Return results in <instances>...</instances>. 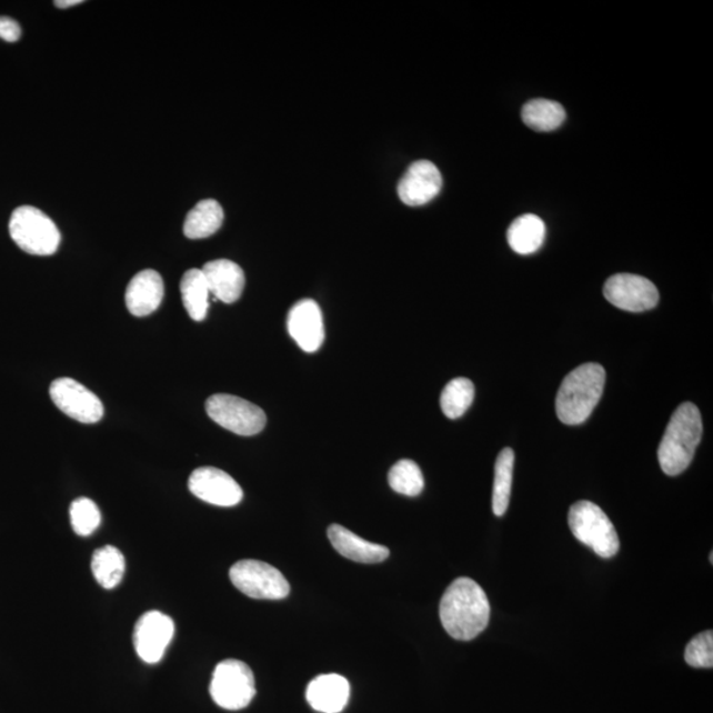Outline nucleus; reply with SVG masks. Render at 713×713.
<instances>
[{
  "label": "nucleus",
  "instance_id": "nucleus-1",
  "mask_svg": "<svg viewBox=\"0 0 713 713\" xmlns=\"http://www.w3.org/2000/svg\"><path fill=\"white\" fill-rule=\"evenodd\" d=\"M439 613L452 639L472 641L488 627L491 604L480 584L470 578H459L444 592Z\"/></svg>",
  "mask_w": 713,
  "mask_h": 713
},
{
  "label": "nucleus",
  "instance_id": "nucleus-2",
  "mask_svg": "<svg viewBox=\"0 0 713 713\" xmlns=\"http://www.w3.org/2000/svg\"><path fill=\"white\" fill-rule=\"evenodd\" d=\"M703 435L701 411L692 403H683L670 419L659 449L662 471L680 475L691 464Z\"/></svg>",
  "mask_w": 713,
  "mask_h": 713
},
{
  "label": "nucleus",
  "instance_id": "nucleus-3",
  "mask_svg": "<svg viewBox=\"0 0 713 713\" xmlns=\"http://www.w3.org/2000/svg\"><path fill=\"white\" fill-rule=\"evenodd\" d=\"M604 384L605 370L599 363H584L565 376L556 395V414L561 422L584 423L600 402Z\"/></svg>",
  "mask_w": 713,
  "mask_h": 713
},
{
  "label": "nucleus",
  "instance_id": "nucleus-4",
  "mask_svg": "<svg viewBox=\"0 0 713 713\" xmlns=\"http://www.w3.org/2000/svg\"><path fill=\"white\" fill-rule=\"evenodd\" d=\"M569 523L572 534L600 558L617 554L620 540L616 529L603 509L590 501H579L570 509Z\"/></svg>",
  "mask_w": 713,
  "mask_h": 713
},
{
  "label": "nucleus",
  "instance_id": "nucleus-5",
  "mask_svg": "<svg viewBox=\"0 0 713 713\" xmlns=\"http://www.w3.org/2000/svg\"><path fill=\"white\" fill-rule=\"evenodd\" d=\"M9 229L12 241L28 254L52 255L60 247L59 228L38 208L23 205L16 209Z\"/></svg>",
  "mask_w": 713,
  "mask_h": 713
},
{
  "label": "nucleus",
  "instance_id": "nucleus-6",
  "mask_svg": "<svg viewBox=\"0 0 713 713\" xmlns=\"http://www.w3.org/2000/svg\"><path fill=\"white\" fill-rule=\"evenodd\" d=\"M209 691L214 703L223 710L247 709L257 692L253 671L241 661H222L214 669Z\"/></svg>",
  "mask_w": 713,
  "mask_h": 713
},
{
  "label": "nucleus",
  "instance_id": "nucleus-7",
  "mask_svg": "<svg viewBox=\"0 0 713 713\" xmlns=\"http://www.w3.org/2000/svg\"><path fill=\"white\" fill-rule=\"evenodd\" d=\"M207 414L221 428L241 436L260 433L268 423L264 411L240 396L215 394L205 404Z\"/></svg>",
  "mask_w": 713,
  "mask_h": 713
},
{
  "label": "nucleus",
  "instance_id": "nucleus-8",
  "mask_svg": "<svg viewBox=\"0 0 713 713\" xmlns=\"http://www.w3.org/2000/svg\"><path fill=\"white\" fill-rule=\"evenodd\" d=\"M230 580L238 591L257 600H282L290 594V584L272 565L247 559L230 569Z\"/></svg>",
  "mask_w": 713,
  "mask_h": 713
},
{
  "label": "nucleus",
  "instance_id": "nucleus-9",
  "mask_svg": "<svg viewBox=\"0 0 713 713\" xmlns=\"http://www.w3.org/2000/svg\"><path fill=\"white\" fill-rule=\"evenodd\" d=\"M52 401L58 409L74 421L86 424L100 422L103 404L92 391L72 379H59L49 388Z\"/></svg>",
  "mask_w": 713,
  "mask_h": 713
},
{
  "label": "nucleus",
  "instance_id": "nucleus-10",
  "mask_svg": "<svg viewBox=\"0 0 713 713\" xmlns=\"http://www.w3.org/2000/svg\"><path fill=\"white\" fill-rule=\"evenodd\" d=\"M604 295L611 304L627 312L653 310L660 293L649 279L633 274H617L607 279Z\"/></svg>",
  "mask_w": 713,
  "mask_h": 713
},
{
  "label": "nucleus",
  "instance_id": "nucleus-11",
  "mask_svg": "<svg viewBox=\"0 0 713 713\" xmlns=\"http://www.w3.org/2000/svg\"><path fill=\"white\" fill-rule=\"evenodd\" d=\"M174 635V622L167 614L150 611L138 620L134 629V647L139 659L150 665L162 661Z\"/></svg>",
  "mask_w": 713,
  "mask_h": 713
},
{
  "label": "nucleus",
  "instance_id": "nucleus-12",
  "mask_svg": "<svg viewBox=\"0 0 713 713\" xmlns=\"http://www.w3.org/2000/svg\"><path fill=\"white\" fill-rule=\"evenodd\" d=\"M188 488L195 498L215 506H235L243 499L242 488L232 475L213 466L193 471Z\"/></svg>",
  "mask_w": 713,
  "mask_h": 713
},
{
  "label": "nucleus",
  "instance_id": "nucleus-13",
  "mask_svg": "<svg viewBox=\"0 0 713 713\" xmlns=\"http://www.w3.org/2000/svg\"><path fill=\"white\" fill-rule=\"evenodd\" d=\"M443 178L439 168L429 160H418L404 172L398 183V194L409 207H422L442 191Z\"/></svg>",
  "mask_w": 713,
  "mask_h": 713
},
{
  "label": "nucleus",
  "instance_id": "nucleus-14",
  "mask_svg": "<svg viewBox=\"0 0 713 713\" xmlns=\"http://www.w3.org/2000/svg\"><path fill=\"white\" fill-rule=\"evenodd\" d=\"M291 338L307 353L318 352L325 339L323 313L314 300H300L287 318Z\"/></svg>",
  "mask_w": 713,
  "mask_h": 713
},
{
  "label": "nucleus",
  "instance_id": "nucleus-15",
  "mask_svg": "<svg viewBox=\"0 0 713 713\" xmlns=\"http://www.w3.org/2000/svg\"><path fill=\"white\" fill-rule=\"evenodd\" d=\"M164 298V282L155 270H143L131 279L125 290V305L137 318L155 312Z\"/></svg>",
  "mask_w": 713,
  "mask_h": 713
},
{
  "label": "nucleus",
  "instance_id": "nucleus-16",
  "mask_svg": "<svg viewBox=\"0 0 713 713\" xmlns=\"http://www.w3.org/2000/svg\"><path fill=\"white\" fill-rule=\"evenodd\" d=\"M207 279L209 292L227 304L235 303L244 289V272L241 265L228 260L208 262L201 269Z\"/></svg>",
  "mask_w": 713,
  "mask_h": 713
},
{
  "label": "nucleus",
  "instance_id": "nucleus-17",
  "mask_svg": "<svg viewBox=\"0 0 713 713\" xmlns=\"http://www.w3.org/2000/svg\"><path fill=\"white\" fill-rule=\"evenodd\" d=\"M351 686L344 676L338 674L320 675L307 689V701L314 711L340 713L347 707Z\"/></svg>",
  "mask_w": 713,
  "mask_h": 713
},
{
  "label": "nucleus",
  "instance_id": "nucleus-18",
  "mask_svg": "<svg viewBox=\"0 0 713 713\" xmlns=\"http://www.w3.org/2000/svg\"><path fill=\"white\" fill-rule=\"evenodd\" d=\"M328 538H330L332 546L339 554L356 563H381L386 561L390 555L388 548L362 540V538L352 533L351 530L340 526V524H332L328 529Z\"/></svg>",
  "mask_w": 713,
  "mask_h": 713
},
{
  "label": "nucleus",
  "instance_id": "nucleus-19",
  "mask_svg": "<svg viewBox=\"0 0 713 713\" xmlns=\"http://www.w3.org/2000/svg\"><path fill=\"white\" fill-rule=\"evenodd\" d=\"M546 225L535 214H523L508 230V242L515 253L529 255L542 248Z\"/></svg>",
  "mask_w": 713,
  "mask_h": 713
},
{
  "label": "nucleus",
  "instance_id": "nucleus-20",
  "mask_svg": "<svg viewBox=\"0 0 713 713\" xmlns=\"http://www.w3.org/2000/svg\"><path fill=\"white\" fill-rule=\"evenodd\" d=\"M223 222L222 207L215 200H202L188 213L184 234L191 240H201L219 232Z\"/></svg>",
  "mask_w": 713,
  "mask_h": 713
},
{
  "label": "nucleus",
  "instance_id": "nucleus-21",
  "mask_svg": "<svg viewBox=\"0 0 713 713\" xmlns=\"http://www.w3.org/2000/svg\"><path fill=\"white\" fill-rule=\"evenodd\" d=\"M181 298L188 314L194 321L207 318L209 309V287L199 269L188 270L180 283Z\"/></svg>",
  "mask_w": 713,
  "mask_h": 713
},
{
  "label": "nucleus",
  "instance_id": "nucleus-22",
  "mask_svg": "<svg viewBox=\"0 0 713 713\" xmlns=\"http://www.w3.org/2000/svg\"><path fill=\"white\" fill-rule=\"evenodd\" d=\"M125 562L121 551L114 546H103L94 551L92 572L97 583L104 590H114L121 584Z\"/></svg>",
  "mask_w": 713,
  "mask_h": 713
},
{
  "label": "nucleus",
  "instance_id": "nucleus-23",
  "mask_svg": "<svg viewBox=\"0 0 713 713\" xmlns=\"http://www.w3.org/2000/svg\"><path fill=\"white\" fill-rule=\"evenodd\" d=\"M522 119L530 129L550 132L561 128L565 119V110L555 101L533 100L524 104Z\"/></svg>",
  "mask_w": 713,
  "mask_h": 713
},
{
  "label": "nucleus",
  "instance_id": "nucleus-24",
  "mask_svg": "<svg viewBox=\"0 0 713 713\" xmlns=\"http://www.w3.org/2000/svg\"><path fill=\"white\" fill-rule=\"evenodd\" d=\"M515 454L512 449L502 450L495 460L493 485V513L502 516L508 512L512 494Z\"/></svg>",
  "mask_w": 713,
  "mask_h": 713
},
{
  "label": "nucleus",
  "instance_id": "nucleus-25",
  "mask_svg": "<svg viewBox=\"0 0 713 713\" xmlns=\"http://www.w3.org/2000/svg\"><path fill=\"white\" fill-rule=\"evenodd\" d=\"M474 400V384L468 379H454L443 390L440 405L450 419L463 416Z\"/></svg>",
  "mask_w": 713,
  "mask_h": 713
},
{
  "label": "nucleus",
  "instance_id": "nucleus-26",
  "mask_svg": "<svg viewBox=\"0 0 713 713\" xmlns=\"http://www.w3.org/2000/svg\"><path fill=\"white\" fill-rule=\"evenodd\" d=\"M389 484L394 492L416 498L424 489L421 468L412 460H401L389 472Z\"/></svg>",
  "mask_w": 713,
  "mask_h": 713
},
{
  "label": "nucleus",
  "instance_id": "nucleus-27",
  "mask_svg": "<svg viewBox=\"0 0 713 713\" xmlns=\"http://www.w3.org/2000/svg\"><path fill=\"white\" fill-rule=\"evenodd\" d=\"M101 521V512L94 501L81 498L72 502L71 522L77 535H92L100 528Z\"/></svg>",
  "mask_w": 713,
  "mask_h": 713
},
{
  "label": "nucleus",
  "instance_id": "nucleus-28",
  "mask_svg": "<svg viewBox=\"0 0 713 713\" xmlns=\"http://www.w3.org/2000/svg\"><path fill=\"white\" fill-rule=\"evenodd\" d=\"M684 660L687 665L696 669L713 667V633L703 632L692 639L684 652Z\"/></svg>",
  "mask_w": 713,
  "mask_h": 713
},
{
  "label": "nucleus",
  "instance_id": "nucleus-29",
  "mask_svg": "<svg viewBox=\"0 0 713 713\" xmlns=\"http://www.w3.org/2000/svg\"><path fill=\"white\" fill-rule=\"evenodd\" d=\"M22 37V28L17 20L9 17H0V39L16 43Z\"/></svg>",
  "mask_w": 713,
  "mask_h": 713
},
{
  "label": "nucleus",
  "instance_id": "nucleus-30",
  "mask_svg": "<svg viewBox=\"0 0 713 713\" xmlns=\"http://www.w3.org/2000/svg\"><path fill=\"white\" fill-rule=\"evenodd\" d=\"M82 0H60V2H54L56 7L59 9H68V7L81 4Z\"/></svg>",
  "mask_w": 713,
  "mask_h": 713
},
{
  "label": "nucleus",
  "instance_id": "nucleus-31",
  "mask_svg": "<svg viewBox=\"0 0 713 713\" xmlns=\"http://www.w3.org/2000/svg\"><path fill=\"white\" fill-rule=\"evenodd\" d=\"M710 562H711V564L713 563V554H712V552H711V555H710Z\"/></svg>",
  "mask_w": 713,
  "mask_h": 713
}]
</instances>
